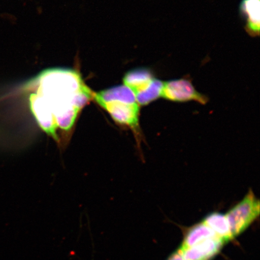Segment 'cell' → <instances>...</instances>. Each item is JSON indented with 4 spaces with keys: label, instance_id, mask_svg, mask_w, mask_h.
<instances>
[{
    "label": "cell",
    "instance_id": "cell-1",
    "mask_svg": "<svg viewBox=\"0 0 260 260\" xmlns=\"http://www.w3.org/2000/svg\"><path fill=\"white\" fill-rule=\"evenodd\" d=\"M28 86L35 88L30 96V108L40 109L54 116L57 127L68 131L78 114L93 93L77 71L51 68L42 71Z\"/></svg>",
    "mask_w": 260,
    "mask_h": 260
},
{
    "label": "cell",
    "instance_id": "cell-2",
    "mask_svg": "<svg viewBox=\"0 0 260 260\" xmlns=\"http://www.w3.org/2000/svg\"><path fill=\"white\" fill-rule=\"evenodd\" d=\"M93 98L108 112L116 122L128 126L140 136V106L134 92L125 85L112 87L99 93Z\"/></svg>",
    "mask_w": 260,
    "mask_h": 260
},
{
    "label": "cell",
    "instance_id": "cell-3",
    "mask_svg": "<svg viewBox=\"0 0 260 260\" xmlns=\"http://www.w3.org/2000/svg\"><path fill=\"white\" fill-rule=\"evenodd\" d=\"M259 201L252 190L226 214L233 237L241 235L259 215Z\"/></svg>",
    "mask_w": 260,
    "mask_h": 260
},
{
    "label": "cell",
    "instance_id": "cell-4",
    "mask_svg": "<svg viewBox=\"0 0 260 260\" xmlns=\"http://www.w3.org/2000/svg\"><path fill=\"white\" fill-rule=\"evenodd\" d=\"M161 96L174 102L194 101L201 105H206L208 102L207 97L198 92L188 78L164 83Z\"/></svg>",
    "mask_w": 260,
    "mask_h": 260
},
{
    "label": "cell",
    "instance_id": "cell-5",
    "mask_svg": "<svg viewBox=\"0 0 260 260\" xmlns=\"http://www.w3.org/2000/svg\"><path fill=\"white\" fill-rule=\"evenodd\" d=\"M224 244L218 237H214L190 248L179 249L184 260H210L219 252Z\"/></svg>",
    "mask_w": 260,
    "mask_h": 260
},
{
    "label": "cell",
    "instance_id": "cell-6",
    "mask_svg": "<svg viewBox=\"0 0 260 260\" xmlns=\"http://www.w3.org/2000/svg\"><path fill=\"white\" fill-rule=\"evenodd\" d=\"M240 10L246 20V31L252 37L258 36L260 25V0H242Z\"/></svg>",
    "mask_w": 260,
    "mask_h": 260
},
{
    "label": "cell",
    "instance_id": "cell-7",
    "mask_svg": "<svg viewBox=\"0 0 260 260\" xmlns=\"http://www.w3.org/2000/svg\"><path fill=\"white\" fill-rule=\"evenodd\" d=\"M203 222L224 243H226L233 238L226 214L219 212L211 213L205 217Z\"/></svg>",
    "mask_w": 260,
    "mask_h": 260
},
{
    "label": "cell",
    "instance_id": "cell-8",
    "mask_svg": "<svg viewBox=\"0 0 260 260\" xmlns=\"http://www.w3.org/2000/svg\"><path fill=\"white\" fill-rule=\"evenodd\" d=\"M153 79L150 70L146 68H138L129 71L123 80L124 85L129 87L135 95L136 93L145 88Z\"/></svg>",
    "mask_w": 260,
    "mask_h": 260
},
{
    "label": "cell",
    "instance_id": "cell-9",
    "mask_svg": "<svg viewBox=\"0 0 260 260\" xmlns=\"http://www.w3.org/2000/svg\"><path fill=\"white\" fill-rule=\"evenodd\" d=\"M214 237H217L206 224L201 222L188 229L180 248L182 249L190 248L204 240L214 238Z\"/></svg>",
    "mask_w": 260,
    "mask_h": 260
},
{
    "label": "cell",
    "instance_id": "cell-10",
    "mask_svg": "<svg viewBox=\"0 0 260 260\" xmlns=\"http://www.w3.org/2000/svg\"><path fill=\"white\" fill-rule=\"evenodd\" d=\"M164 83L153 79L144 89L135 93L136 102L139 106H146L161 96Z\"/></svg>",
    "mask_w": 260,
    "mask_h": 260
},
{
    "label": "cell",
    "instance_id": "cell-11",
    "mask_svg": "<svg viewBox=\"0 0 260 260\" xmlns=\"http://www.w3.org/2000/svg\"><path fill=\"white\" fill-rule=\"evenodd\" d=\"M167 260H184L180 249L177 250L169 256Z\"/></svg>",
    "mask_w": 260,
    "mask_h": 260
}]
</instances>
